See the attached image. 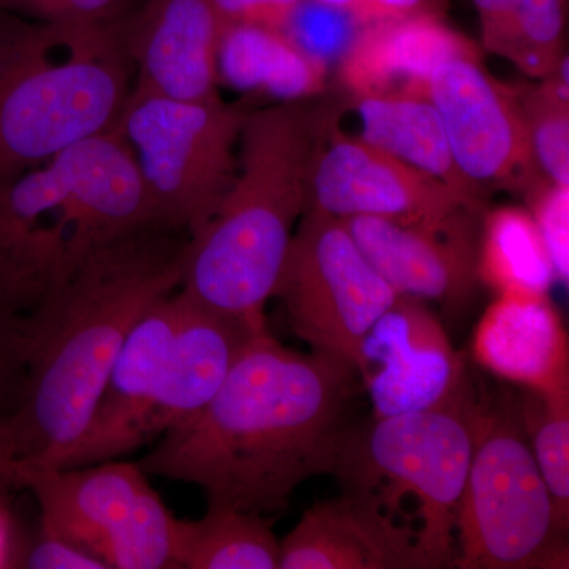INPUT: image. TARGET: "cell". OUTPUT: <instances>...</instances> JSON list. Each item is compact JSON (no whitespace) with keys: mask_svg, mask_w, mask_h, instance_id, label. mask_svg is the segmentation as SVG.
<instances>
[{"mask_svg":"<svg viewBox=\"0 0 569 569\" xmlns=\"http://www.w3.org/2000/svg\"><path fill=\"white\" fill-rule=\"evenodd\" d=\"M529 211L556 269L557 282L568 283L569 274V186L539 179L526 193Z\"/></svg>","mask_w":569,"mask_h":569,"instance_id":"cell-29","label":"cell"},{"mask_svg":"<svg viewBox=\"0 0 569 569\" xmlns=\"http://www.w3.org/2000/svg\"><path fill=\"white\" fill-rule=\"evenodd\" d=\"M356 376L337 356L299 353L261 329L211 402L167 430L138 466L198 486L208 505L283 511L307 479L335 475L353 426Z\"/></svg>","mask_w":569,"mask_h":569,"instance_id":"cell-1","label":"cell"},{"mask_svg":"<svg viewBox=\"0 0 569 569\" xmlns=\"http://www.w3.org/2000/svg\"><path fill=\"white\" fill-rule=\"evenodd\" d=\"M486 51L531 80L559 66L567 44L568 0H471Z\"/></svg>","mask_w":569,"mask_h":569,"instance_id":"cell-23","label":"cell"},{"mask_svg":"<svg viewBox=\"0 0 569 569\" xmlns=\"http://www.w3.org/2000/svg\"><path fill=\"white\" fill-rule=\"evenodd\" d=\"M478 276L497 295H549L556 269L529 209L500 206L482 213Z\"/></svg>","mask_w":569,"mask_h":569,"instance_id":"cell-24","label":"cell"},{"mask_svg":"<svg viewBox=\"0 0 569 569\" xmlns=\"http://www.w3.org/2000/svg\"><path fill=\"white\" fill-rule=\"evenodd\" d=\"M482 213L485 208H470L437 219L355 216L340 220L397 295L460 312L481 284Z\"/></svg>","mask_w":569,"mask_h":569,"instance_id":"cell-12","label":"cell"},{"mask_svg":"<svg viewBox=\"0 0 569 569\" xmlns=\"http://www.w3.org/2000/svg\"><path fill=\"white\" fill-rule=\"evenodd\" d=\"M361 29L347 11L321 0H301L279 31L299 51L331 70L350 50Z\"/></svg>","mask_w":569,"mask_h":569,"instance_id":"cell-28","label":"cell"},{"mask_svg":"<svg viewBox=\"0 0 569 569\" xmlns=\"http://www.w3.org/2000/svg\"><path fill=\"white\" fill-rule=\"evenodd\" d=\"M479 408L481 400L470 385L447 406L351 426L340 449L332 477L342 490L372 497L410 526L402 503L407 497L415 500L425 569L456 568V515L473 456Z\"/></svg>","mask_w":569,"mask_h":569,"instance_id":"cell-6","label":"cell"},{"mask_svg":"<svg viewBox=\"0 0 569 569\" xmlns=\"http://www.w3.org/2000/svg\"><path fill=\"white\" fill-rule=\"evenodd\" d=\"M222 26L258 24L279 29L301 0H209Z\"/></svg>","mask_w":569,"mask_h":569,"instance_id":"cell-33","label":"cell"},{"mask_svg":"<svg viewBox=\"0 0 569 569\" xmlns=\"http://www.w3.org/2000/svg\"><path fill=\"white\" fill-rule=\"evenodd\" d=\"M538 81L512 88L526 116L539 170L549 181L569 186L568 54Z\"/></svg>","mask_w":569,"mask_h":569,"instance_id":"cell-26","label":"cell"},{"mask_svg":"<svg viewBox=\"0 0 569 569\" xmlns=\"http://www.w3.org/2000/svg\"><path fill=\"white\" fill-rule=\"evenodd\" d=\"M133 91L189 102L219 99L222 22L209 0H144L121 18Z\"/></svg>","mask_w":569,"mask_h":569,"instance_id":"cell-15","label":"cell"},{"mask_svg":"<svg viewBox=\"0 0 569 569\" xmlns=\"http://www.w3.org/2000/svg\"><path fill=\"white\" fill-rule=\"evenodd\" d=\"M347 11L359 24L400 20L419 13H445V0H321Z\"/></svg>","mask_w":569,"mask_h":569,"instance_id":"cell-32","label":"cell"},{"mask_svg":"<svg viewBox=\"0 0 569 569\" xmlns=\"http://www.w3.org/2000/svg\"><path fill=\"white\" fill-rule=\"evenodd\" d=\"M456 59L482 61V50L449 26L445 13L365 26L337 63L347 97L429 99L436 71Z\"/></svg>","mask_w":569,"mask_h":569,"instance_id":"cell-17","label":"cell"},{"mask_svg":"<svg viewBox=\"0 0 569 569\" xmlns=\"http://www.w3.org/2000/svg\"><path fill=\"white\" fill-rule=\"evenodd\" d=\"M14 488L40 507V530L58 535L107 569H173L178 520L138 463L56 468L17 463Z\"/></svg>","mask_w":569,"mask_h":569,"instance_id":"cell-9","label":"cell"},{"mask_svg":"<svg viewBox=\"0 0 569 569\" xmlns=\"http://www.w3.org/2000/svg\"><path fill=\"white\" fill-rule=\"evenodd\" d=\"M189 239L160 223L122 236L26 317L24 376L6 419L17 463L59 467L81 440L130 331L181 287Z\"/></svg>","mask_w":569,"mask_h":569,"instance_id":"cell-2","label":"cell"},{"mask_svg":"<svg viewBox=\"0 0 569 569\" xmlns=\"http://www.w3.org/2000/svg\"><path fill=\"white\" fill-rule=\"evenodd\" d=\"M133 77L121 20L0 11V187L118 122Z\"/></svg>","mask_w":569,"mask_h":569,"instance_id":"cell-5","label":"cell"},{"mask_svg":"<svg viewBox=\"0 0 569 569\" xmlns=\"http://www.w3.org/2000/svg\"><path fill=\"white\" fill-rule=\"evenodd\" d=\"M336 108L320 96L249 112L234 181L189 239L181 293L224 316L266 320Z\"/></svg>","mask_w":569,"mask_h":569,"instance_id":"cell-3","label":"cell"},{"mask_svg":"<svg viewBox=\"0 0 569 569\" xmlns=\"http://www.w3.org/2000/svg\"><path fill=\"white\" fill-rule=\"evenodd\" d=\"M568 529L539 473L518 408L481 400L456 515V568L567 569Z\"/></svg>","mask_w":569,"mask_h":569,"instance_id":"cell-7","label":"cell"},{"mask_svg":"<svg viewBox=\"0 0 569 569\" xmlns=\"http://www.w3.org/2000/svg\"><path fill=\"white\" fill-rule=\"evenodd\" d=\"M20 568L29 569H107L73 542L67 541L50 531L40 530L32 545L24 546Z\"/></svg>","mask_w":569,"mask_h":569,"instance_id":"cell-31","label":"cell"},{"mask_svg":"<svg viewBox=\"0 0 569 569\" xmlns=\"http://www.w3.org/2000/svg\"><path fill=\"white\" fill-rule=\"evenodd\" d=\"M307 208L337 219H437L462 209H482V203L342 132L335 118L313 164Z\"/></svg>","mask_w":569,"mask_h":569,"instance_id":"cell-14","label":"cell"},{"mask_svg":"<svg viewBox=\"0 0 569 569\" xmlns=\"http://www.w3.org/2000/svg\"><path fill=\"white\" fill-rule=\"evenodd\" d=\"M244 104L130 91L116 129L129 144L156 222L193 238L234 181Z\"/></svg>","mask_w":569,"mask_h":569,"instance_id":"cell-8","label":"cell"},{"mask_svg":"<svg viewBox=\"0 0 569 569\" xmlns=\"http://www.w3.org/2000/svg\"><path fill=\"white\" fill-rule=\"evenodd\" d=\"M429 100L437 108L460 173L481 192L526 194L546 178L535 160L529 127L512 86L477 59H456L436 71Z\"/></svg>","mask_w":569,"mask_h":569,"instance_id":"cell-11","label":"cell"},{"mask_svg":"<svg viewBox=\"0 0 569 569\" xmlns=\"http://www.w3.org/2000/svg\"><path fill=\"white\" fill-rule=\"evenodd\" d=\"M329 70L291 43L279 29L222 26L217 51L219 84L272 102L316 99L328 89Z\"/></svg>","mask_w":569,"mask_h":569,"instance_id":"cell-22","label":"cell"},{"mask_svg":"<svg viewBox=\"0 0 569 569\" xmlns=\"http://www.w3.org/2000/svg\"><path fill=\"white\" fill-rule=\"evenodd\" d=\"M274 298L283 302L298 339L350 362L358 372L362 340L399 295L369 263L342 220L307 208Z\"/></svg>","mask_w":569,"mask_h":569,"instance_id":"cell-10","label":"cell"},{"mask_svg":"<svg viewBox=\"0 0 569 569\" xmlns=\"http://www.w3.org/2000/svg\"><path fill=\"white\" fill-rule=\"evenodd\" d=\"M279 556L280 541L261 515L208 505L203 518L178 520V568L279 569Z\"/></svg>","mask_w":569,"mask_h":569,"instance_id":"cell-25","label":"cell"},{"mask_svg":"<svg viewBox=\"0 0 569 569\" xmlns=\"http://www.w3.org/2000/svg\"><path fill=\"white\" fill-rule=\"evenodd\" d=\"M473 358L527 391L569 395L567 329L549 295H497L475 329Z\"/></svg>","mask_w":569,"mask_h":569,"instance_id":"cell-20","label":"cell"},{"mask_svg":"<svg viewBox=\"0 0 569 569\" xmlns=\"http://www.w3.org/2000/svg\"><path fill=\"white\" fill-rule=\"evenodd\" d=\"M361 377L373 418L443 407L470 387L466 359L455 350L425 301L399 296L361 346Z\"/></svg>","mask_w":569,"mask_h":569,"instance_id":"cell-13","label":"cell"},{"mask_svg":"<svg viewBox=\"0 0 569 569\" xmlns=\"http://www.w3.org/2000/svg\"><path fill=\"white\" fill-rule=\"evenodd\" d=\"M178 321L162 387L146 425V440L193 418L217 395L236 359L264 321L224 316L178 291Z\"/></svg>","mask_w":569,"mask_h":569,"instance_id":"cell-19","label":"cell"},{"mask_svg":"<svg viewBox=\"0 0 569 569\" xmlns=\"http://www.w3.org/2000/svg\"><path fill=\"white\" fill-rule=\"evenodd\" d=\"M178 321V295L140 318L116 358L84 436L56 468L92 466L148 443L146 425L162 387Z\"/></svg>","mask_w":569,"mask_h":569,"instance_id":"cell-16","label":"cell"},{"mask_svg":"<svg viewBox=\"0 0 569 569\" xmlns=\"http://www.w3.org/2000/svg\"><path fill=\"white\" fill-rule=\"evenodd\" d=\"M413 526L342 490L307 509L280 541L279 569H425Z\"/></svg>","mask_w":569,"mask_h":569,"instance_id":"cell-18","label":"cell"},{"mask_svg":"<svg viewBox=\"0 0 569 569\" xmlns=\"http://www.w3.org/2000/svg\"><path fill=\"white\" fill-rule=\"evenodd\" d=\"M339 111L353 118L356 132L347 133L350 137L432 176L468 200H485L460 173L443 122L429 99L347 97Z\"/></svg>","mask_w":569,"mask_h":569,"instance_id":"cell-21","label":"cell"},{"mask_svg":"<svg viewBox=\"0 0 569 569\" xmlns=\"http://www.w3.org/2000/svg\"><path fill=\"white\" fill-rule=\"evenodd\" d=\"M24 320L0 309V422L13 413L24 376Z\"/></svg>","mask_w":569,"mask_h":569,"instance_id":"cell-30","label":"cell"},{"mask_svg":"<svg viewBox=\"0 0 569 569\" xmlns=\"http://www.w3.org/2000/svg\"><path fill=\"white\" fill-rule=\"evenodd\" d=\"M116 127L0 187V309L26 318L93 250L153 223Z\"/></svg>","mask_w":569,"mask_h":569,"instance_id":"cell-4","label":"cell"},{"mask_svg":"<svg viewBox=\"0 0 569 569\" xmlns=\"http://www.w3.org/2000/svg\"><path fill=\"white\" fill-rule=\"evenodd\" d=\"M3 488H0V569L20 568L22 549L20 539L14 529L13 516L3 498Z\"/></svg>","mask_w":569,"mask_h":569,"instance_id":"cell-34","label":"cell"},{"mask_svg":"<svg viewBox=\"0 0 569 569\" xmlns=\"http://www.w3.org/2000/svg\"><path fill=\"white\" fill-rule=\"evenodd\" d=\"M14 458L13 445H11L6 421L0 422V488H14Z\"/></svg>","mask_w":569,"mask_h":569,"instance_id":"cell-35","label":"cell"},{"mask_svg":"<svg viewBox=\"0 0 569 569\" xmlns=\"http://www.w3.org/2000/svg\"><path fill=\"white\" fill-rule=\"evenodd\" d=\"M516 408L539 473L561 519L569 522V395L545 396L526 389Z\"/></svg>","mask_w":569,"mask_h":569,"instance_id":"cell-27","label":"cell"}]
</instances>
